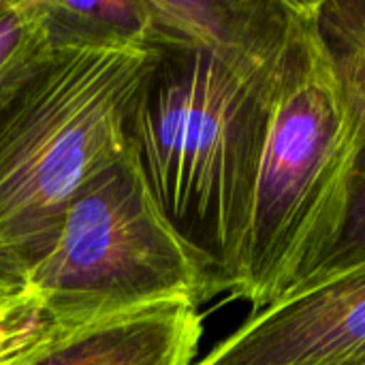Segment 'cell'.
Instances as JSON below:
<instances>
[{
    "label": "cell",
    "mask_w": 365,
    "mask_h": 365,
    "mask_svg": "<svg viewBox=\"0 0 365 365\" xmlns=\"http://www.w3.org/2000/svg\"><path fill=\"white\" fill-rule=\"evenodd\" d=\"M278 73L280 64L160 47L150 51L128 109L126 156L214 295L231 297L242 280Z\"/></svg>",
    "instance_id": "6da1fadb"
},
{
    "label": "cell",
    "mask_w": 365,
    "mask_h": 365,
    "mask_svg": "<svg viewBox=\"0 0 365 365\" xmlns=\"http://www.w3.org/2000/svg\"><path fill=\"white\" fill-rule=\"evenodd\" d=\"M148 62L137 47L45 45L0 83V255L24 278L77 192L126 154Z\"/></svg>",
    "instance_id": "7a4b0ae2"
},
{
    "label": "cell",
    "mask_w": 365,
    "mask_h": 365,
    "mask_svg": "<svg viewBox=\"0 0 365 365\" xmlns=\"http://www.w3.org/2000/svg\"><path fill=\"white\" fill-rule=\"evenodd\" d=\"M353 169V122L319 38L312 2H299L280 60L233 299L257 312L312 278L342 235Z\"/></svg>",
    "instance_id": "3957f363"
},
{
    "label": "cell",
    "mask_w": 365,
    "mask_h": 365,
    "mask_svg": "<svg viewBox=\"0 0 365 365\" xmlns=\"http://www.w3.org/2000/svg\"><path fill=\"white\" fill-rule=\"evenodd\" d=\"M26 291L53 327H75L167 299L216 297L201 263L154 205L130 158L94 175L71 201Z\"/></svg>",
    "instance_id": "277c9868"
},
{
    "label": "cell",
    "mask_w": 365,
    "mask_h": 365,
    "mask_svg": "<svg viewBox=\"0 0 365 365\" xmlns=\"http://www.w3.org/2000/svg\"><path fill=\"white\" fill-rule=\"evenodd\" d=\"M192 365H365V267L252 312Z\"/></svg>",
    "instance_id": "5b68a950"
},
{
    "label": "cell",
    "mask_w": 365,
    "mask_h": 365,
    "mask_svg": "<svg viewBox=\"0 0 365 365\" xmlns=\"http://www.w3.org/2000/svg\"><path fill=\"white\" fill-rule=\"evenodd\" d=\"M201 336L199 306L167 299L75 327L47 323L6 365H192Z\"/></svg>",
    "instance_id": "8992f818"
},
{
    "label": "cell",
    "mask_w": 365,
    "mask_h": 365,
    "mask_svg": "<svg viewBox=\"0 0 365 365\" xmlns=\"http://www.w3.org/2000/svg\"><path fill=\"white\" fill-rule=\"evenodd\" d=\"M148 51L195 47L246 66L274 68L291 38L299 0H145Z\"/></svg>",
    "instance_id": "52a82bcc"
},
{
    "label": "cell",
    "mask_w": 365,
    "mask_h": 365,
    "mask_svg": "<svg viewBox=\"0 0 365 365\" xmlns=\"http://www.w3.org/2000/svg\"><path fill=\"white\" fill-rule=\"evenodd\" d=\"M312 15L353 122L355 169L342 235L299 289L334 274L365 267V0H312Z\"/></svg>",
    "instance_id": "ba28073f"
},
{
    "label": "cell",
    "mask_w": 365,
    "mask_h": 365,
    "mask_svg": "<svg viewBox=\"0 0 365 365\" xmlns=\"http://www.w3.org/2000/svg\"><path fill=\"white\" fill-rule=\"evenodd\" d=\"M47 47H137L148 51L145 0H32Z\"/></svg>",
    "instance_id": "9c48e42d"
},
{
    "label": "cell",
    "mask_w": 365,
    "mask_h": 365,
    "mask_svg": "<svg viewBox=\"0 0 365 365\" xmlns=\"http://www.w3.org/2000/svg\"><path fill=\"white\" fill-rule=\"evenodd\" d=\"M45 47L32 0H0V83Z\"/></svg>",
    "instance_id": "30bf717a"
},
{
    "label": "cell",
    "mask_w": 365,
    "mask_h": 365,
    "mask_svg": "<svg viewBox=\"0 0 365 365\" xmlns=\"http://www.w3.org/2000/svg\"><path fill=\"white\" fill-rule=\"evenodd\" d=\"M47 329V319L38 304L17 314L0 329V365H6L30 344H34Z\"/></svg>",
    "instance_id": "8fae6325"
},
{
    "label": "cell",
    "mask_w": 365,
    "mask_h": 365,
    "mask_svg": "<svg viewBox=\"0 0 365 365\" xmlns=\"http://www.w3.org/2000/svg\"><path fill=\"white\" fill-rule=\"evenodd\" d=\"M34 304L38 302L28 291H0V329Z\"/></svg>",
    "instance_id": "7c38bea8"
},
{
    "label": "cell",
    "mask_w": 365,
    "mask_h": 365,
    "mask_svg": "<svg viewBox=\"0 0 365 365\" xmlns=\"http://www.w3.org/2000/svg\"><path fill=\"white\" fill-rule=\"evenodd\" d=\"M0 291H26V278L19 267L0 255Z\"/></svg>",
    "instance_id": "4fadbf2b"
}]
</instances>
